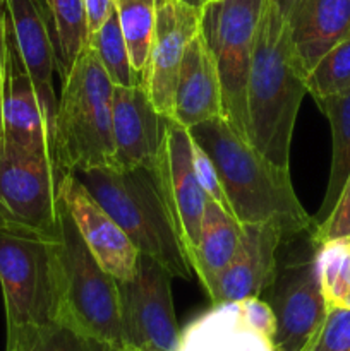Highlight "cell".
I'll return each mask as SVG.
<instances>
[{"mask_svg": "<svg viewBox=\"0 0 350 351\" xmlns=\"http://www.w3.org/2000/svg\"><path fill=\"white\" fill-rule=\"evenodd\" d=\"M305 77L277 2L266 0L247 77V122L253 146L281 168H288L295 119L307 95Z\"/></svg>", "mask_w": 350, "mask_h": 351, "instance_id": "obj_1", "label": "cell"}, {"mask_svg": "<svg viewBox=\"0 0 350 351\" xmlns=\"http://www.w3.org/2000/svg\"><path fill=\"white\" fill-rule=\"evenodd\" d=\"M215 163L223 191L239 223L287 219L302 230L318 228L302 208L288 168L268 160L223 117L187 129Z\"/></svg>", "mask_w": 350, "mask_h": 351, "instance_id": "obj_2", "label": "cell"}, {"mask_svg": "<svg viewBox=\"0 0 350 351\" xmlns=\"http://www.w3.org/2000/svg\"><path fill=\"white\" fill-rule=\"evenodd\" d=\"M74 175L115 219L137 252L158 261L174 278H194L153 167H95Z\"/></svg>", "mask_w": 350, "mask_h": 351, "instance_id": "obj_3", "label": "cell"}, {"mask_svg": "<svg viewBox=\"0 0 350 351\" xmlns=\"http://www.w3.org/2000/svg\"><path fill=\"white\" fill-rule=\"evenodd\" d=\"M113 82L86 45L62 81L51 151L57 177L115 165L112 127Z\"/></svg>", "mask_w": 350, "mask_h": 351, "instance_id": "obj_4", "label": "cell"}, {"mask_svg": "<svg viewBox=\"0 0 350 351\" xmlns=\"http://www.w3.org/2000/svg\"><path fill=\"white\" fill-rule=\"evenodd\" d=\"M55 235L16 226L0 230V287L7 317V351H31L40 331L57 322Z\"/></svg>", "mask_w": 350, "mask_h": 351, "instance_id": "obj_5", "label": "cell"}, {"mask_svg": "<svg viewBox=\"0 0 350 351\" xmlns=\"http://www.w3.org/2000/svg\"><path fill=\"white\" fill-rule=\"evenodd\" d=\"M57 206V324L106 343L112 348H120L127 343L120 317L117 278L103 269L93 256L58 195Z\"/></svg>", "mask_w": 350, "mask_h": 351, "instance_id": "obj_6", "label": "cell"}, {"mask_svg": "<svg viewBox=\"0 0 350 351\" xmlns=\"http://www.w3.org/2000/svg\"><path fill=\"white\" fill-rule=\"evenodd\" d=\"M314 232L307 230L285 239L273 280L261 295L277 319V351H307L328 315L316 271L319 242Z\"/></svg>", "mask_w": 350, "mask_h": 351, "instance_id": "obj_7", "label": "cell"}, {"mask_svg": "<svg viewBox=\"0 0 350 351\" xmlns=\"http://www.w3.org/2000/svg\"><path fill=\"white\" fill-rule=\"evenodd\" d=\"M264 3L266 0H209L202 5L199 21V33L222 82L223 119L247 141V77Z\"/></svg>", "mask_w": 350, "mask_h": 351, "instance_id": "obj_8", "label": "cell"}, {"mask_svg": "<svg viewBox=\"0 0 350 351\" xmlns=\"http://www.w3.org/2000/svg\"><path fill=\"white\" fill-rule=\"evenodd\" d=\"M57 184L54 158L2 139L0 213L9 226L55 235L58 230Z\"/></svg>", "mask_w": 350, "mask_h": 351, "instance_id": "obj_9", "label": "cell"}, {"mask_svg": "<svg viewBox=\"0 0 350 351\" xmlns=\"http://www.w3.org/2000/svg\"><path fill=\"white\" fill-rule=\"evenodd\" d=\"M170 271L150 256L139 254L136 273L117 280L126 343L160 351H178L180 329L172 300Z\"/></svg>", "mask_w": 350, "mask_h": 351, "instance_id": "obj_10", "label": "cell"}, {"mask_svg": "<svg viewBox=\"0 0 350 351\" xmlns=\"http://www.w3.org/2000/svg\"><path fill=\"white\" fill-rule=\"evenodd\" d=\"M151 167L156 175L175 232L191 263V256L199 242L208 195L196 177L191 134L185 127L175 120H168L160 151Z\"/></svg>", "mask_w": 350, "mask_h": 351, "instance_id": "obj_11", "label": "cell"}, {"mask_svg": "<svg viewBox=\"0 0 350 351\" xmlns=\"http://www.w3.org/2000/svg\"><path fill=\"white\" fill-rule=\"evenodd\" d=\"M240 225L242 233L235 254L218 276L209 295L213 305L242 302L253 297L261 298L275 276L281 243L287 237L307 232L287 219Z\"/></svg>", "mask_w": 350, "mask_h": 351, "instance_id": "obj_12", "label": "cell"}, {"mask_svg": "<svg viewBox=\"0 0 350 351\" xmlns=\"http://www.w3.org/2000/svg\"><path fill=\"white\" fill-rule=\"evenodd\" d=\"M201 10L182 0H158L156 21L141 86L154 108L174 120V95L184 50L199 31Z\"/></svg>", "mask_w": 350, "mask_h": 351, "instance_id": "obj_13", "label": "cell"}, {"mask_svg": "<svg viewBox=\"0 0 350 351\" xmlns=\"http://www.w3.org/2000/svg\"><path fill=\"white\" fill-rule=\"evenodd\" d=\"M57 195L71 213L82 240L103 269L117 280L132 278L139 252L74 173H64L58 178Z\"/></svg>", "mask_w": 350, "mask_h": 351, "instance_id": "obj_14", "label": "cell"}, {"mask_svg": "<svg viewBox=\"0 0 350 351\" xmlns=\"http://www.w3.org/2000/svg\"><path fill=\"white\" fill-rule=\"evenodd\" d=\"M168 120L154 108L141 82L113 86V167H151L160 151Z\"/></svg>", "mask_w": 350, "mask_h": 351, "instance_id": "obj_15", "label": "cell"}, {"mask_svg": "<svg viewBox=\"0 0 350 351\" xmlns=\"http://www.w3.org/2000/svg\"><path fill=\"white\" fill-rule=\"evenodd\" d=\"M2 139L10 141L31 153L47 154L54 158L47 122H45L33 82L17 50L9 17H7L5 27Z\"/></svg>", "mask_w": 350, "mask_h": 351, "instance_id": "obj_16", "label": "cell"}, {"mask_svg": "<svg viewBox=\"0 0 350 351\" xmlns=\"http://www.w3.org/2000/svg\"><path fill=\"white\" fill-rule=\"evenodd\" d=\"M5 5L14 40L36 91L51 144L58 98L51 79L57 64L47 21L38 0H5Z\"/></svg>", "mask_w": 350, "mask_h": 351, "instance_id": "obj_17", "label": "cell"}, {"mask_svg": "<svg viewBox=\"0 0 350 351\" xmlns=\"http://www.w3.org/2000/svg\"><path fill=\"white\" fill-rule=\"evenodd\" d=\"M290 29L304 71L335 45L350 40V0H275Z\"/></svg>", "mask_w": 350, "mask_h": 351, "instance_id": "obj_18", "label": "cell"}, {"mask_svg": "<svg viewBox=\"0 0 350 351\" xmlns=\"http://www.w3.org/2000/svg\"><path fill=\"white\" fill-rule=\"evenodd\" d=\"M215 117H223L218 69L202 34L187 43L178 69L174 95V120L185 129Z\"/></svg>", "mask_w": 350, "mask_h": 351, "instance_id": "obj_19", "label": "cell"}, {"mask_svg": "<svg viewBox=\"0 0 350 351\" xmlns=\"http://www.w3.org/2000/svg\"><path fill=\"white\" fill-rule=\"evenodd\" d=\"M178 351H277L246 322L240 302L213 305L180 335Z\"/></svg>", "mask_w": 350, "mask_h": 351, "instance_id": "obj_20", "label": "cell"}, {"mask_svg": "<svg viewBox=\"0 0 350 351\" xmlns=\"http://www.w3.org/2000/svg\"><path fill=\"white\" fill-rule=\"evenodd\" d=\"M242 225L223 209L218 202L208 199L201 221L199 242L191 256V267L201 281L206 293L211 295L216 280L223 273L239 245Z\"/></svg>", "mask_w": 350, "mask_h": 351, "instance_id": "obj_21", "label": "cell"}, {"mask_svg": "<svg viewBox=\"0 0 350 351\" xmlns=\"http://www.w3.org/2000/svg\"><path fill=\"white\" fill-rule=\"evenodd\" d=\"M331 127V168L321 208L314 216L316 225L325 221L335 208L350 177V89L342 95L314 98Z\"/></svg>", "mask_w": 350, "mask_h": 351, "instance_id": "obj_22", "label": "cell"}, {"mask_svg": "<svg viewBox=\"0 0 350 351\" xmlns=\"http://www.w3.org/2000/svg\"><path fill=\"white\" fill-rule=\"evenodd\" d=\"M47 21L55 51L57 72L64 81L75 58L88 45V16L84 0H38Z\"/></svg>", "mask_w": 350, "mask_h": 351, "instance_id": "obj_23", "label": "cell"}, {"mask_svg": "<svg viewBox=\"0 0 350 351\" xmlns=\"http://www.w3.org/2000/svg\"><path fill=\"white\" fill-rule=\"evenodd\" d=\"M316 271L328 308H350V239L319 243Z\"/></svg>", "mask_w": 350, "mask_h": 351, "instance_id": "obj_24", "label": "cell"}, {"mask_svg": "<svg viewBox=\"0 0 350 351\" xmlns=\"http://www.w3.org/2000/svg\"><path fill=\"white\" fill-rule=\"evenodd\" d=\"M88 45L95 50L100 64L103 65L113 86L139 84L141 79L132 67L129 47L120 27L117 9L112 10L98 31L89 34Z\"/></svg>", "mask_w": 350, "mask_h": 351, "instance_id": "obj_25", "label": "cell"}, {"mask_svg": "<svg viewBox=\"0 0 350 351\" xmlns=\"http://www.w3.org/2000/svg\"><path fill=\"white\" fill-rule=\"evenodd\" d=\"M156 5L158 0H115L120 27L129 47L132 67L139 79L153 38Z\"/></svg>", "mask_w": 350, "mask_h": 351, "instance_id": "obj_26", "label": "cell"}, {"mask_svg": "<svg viewBox=\"0 0 350 351\" xmlns=\"http://www.w3.org/2000/svg\"><path fill=\"white\" fill-rule=\"evenodd\" d=\"M312 98L342 95L350 89V40L329 48L305 77Z\"/></svg>", "mask_w": 350, "mask_h": 351, "instance_id": "obj_27", "label": "cell"}, {"mask_svg": "<svg viewBox=\"0 0 350 351\" xmlns=\"http://www.w3.org/2000/svg\"><path fill=\"white\" fill-rule=\"evenodd\" d=\"M106 343L79 335L62 324H51L40 331L31 351H115Z\"/></svg>", "mask_w": 350, "mask_h": 351, "instance_id": "obj_28", "label": "cell"}, {"mask_svg": "<svg viewBox=\"0 0 350 351\" xmlns=\"http://www.w3.org/2000/svg\"><path fill=\"white\" fill-rule=\"evenodd\" d=\"M307 351H350V308H328Z\"/></svg>", "mask_w": 350, "mask_h": 351, "instance_id": "obj_29", "label": "cell"}, {"mask_svg": "<svg viewBox=\"0 0 350 351\" xmlns=\"http://www.w3.org/2000/svg\"><path fill=\"white\" fill-rule=\"evenodd\" d=\"M191 141H192V163H194V171H196V177H198L199 185H201L202 191L206 192L208 199L218 202L223 209L232 213V208H230V202L229 199H226L225 191H223L222 180H220L215 163L211 161L209 154L206 153V151L202 149V147L192 139V137Z\"/></svg>", "mask_w": 350, "mask_h": 351, "instance_id": "obj_30", "label": "cell"}, {"mask_svg": "<svg viewBox=\"0 0 350 351\" xmlns=\"http://www.w3.org/2000/svg\"><path fill=\"white\" fill-rule=\"evenodd\" d=\"M319 243L326 240L350 239V177L328 218L319 223L314 232Z\"/></svg>", "mask_w": 350, "mask_h": 351, "instance_id": "obj_31", "label": "cell"}, {"mask_svg": "<svg viewBox=\"0 0 350 351\" xmlns=\"http://www.w3.org/2000/svg\"><path fill=\"white\" fill-rule=\"evenodd\" d=\"M240 308H242V315L247 324L254 331H257L259 335L266 336L268 339L273 341L275 332H277V319H275V314L270 305L263 298L253 297L240 302Z\"/></svg>", "mask_w": 350, "mask_h": 351, "instance_id": "obj_32", "label": "cell"}, {"mask_svg": "<svg viewBox=\"0 0 350 351\" xmlns=\"http://www.w3.org/2000/svg\"><path fill=\"white\" fill-rule=\"evenodd\" d=\"M86 16H88V31L93 34L102 27L106 17L115 9V0H84Z\"/></svg>", "mask_w": 350, "mask_h": 351, "instance_id": "obj_33", "label": "cell"}, {"mask_svg": "<svg viewBox=\"0 0 350 351\" xmlns=\"http://www.w3.org/2000/svg\"><path fill=\"white\" fill-rule=\"evenodd\" d=\"M5 27H7V5H5V0H0V134H2V98H3V77H5Z\"/></svg>", "mask_w": 350, "mask_h": 351, "instance_id": "obj_34", "label": "cell"}, {"mask_svg": "<svg viewBox=\"0 0 350 351\" xmlns=\"http://www.w3.org/2000/svg\"><path fill=\"white\" fill-rule=\"evenodd\" d=\"M115 351H160V350L150 348V346H132V345H124V346H120V348H117Z\"/></svg>", "mask_w": 350, "mask_h": 351, "instance_id": "obj_35", "label": "cell"}, {"mask_svg": "<svg viewBox=\"0 0 350 351\" xmlns=\"http://www.w3.org/2000/svg\"><path fill=\"white\" fill-rule=\"evenodd\" d=\"M182 2L189 3L191 7H196V9L201 10L202 5H205V0H182Z\"/></svg>", "mask_w": 350, "mask_h": 351, "instance_id": "obj_36", "label": "cell"}, {"mask_svg": "<svg viewBox=\"0 0 350 351\" xmlns=\"http://www.w3.org/2000/svg\"><path fill=\"white\" fill-rule=\"evenodd\" d=\"M7 226H9V223H7V219L3 218V215H2V213H0V230L7 228Z\"/></svg>", "mask_w": 350, "mask_h": 351, "instance_id": "obj_37", "label": "cell"}, {"mask_svg": "<svg viewBox=\"0 0 350 351\" xmlns=\"http://www.w3.org/2000/svg\"><path fill=\"white\" fill-rule=\"evenodd\" d=\"M0 146H2V134H0Z\"/></svg>", "mask_w": 350, "mask_h": 351, "instance_id": "obj_38", "label": "cell"}, {"mask_svg": "<svg viewBox=\"0 0 350 351\" xmlns=\"http://www.w3.org/2000/svg\"><path fill=\"white\" fill-rule=\"evenodd\" d=\"M206 2H209V0H205V3H206Z\"/></svg>", "mask_w": 350, "mask_h": 351, "instance_id": "obj_39", "label": "cell"}]
</instances>
